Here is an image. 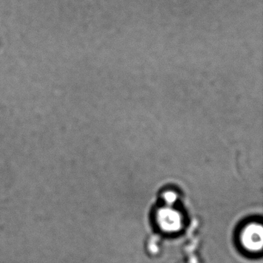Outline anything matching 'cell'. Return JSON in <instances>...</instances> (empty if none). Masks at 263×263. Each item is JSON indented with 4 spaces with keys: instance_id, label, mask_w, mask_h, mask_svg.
I'll use <instances>...</instances> for the list:
<instances>
[{
    "instance_id": "1",
    "label": "cell",
    "mask_w": 263,
    "mask_h": 263,
    "mask_svg": "<svg viewBox=\"0 0 263 263\" xmlns=\"http://www.w3.org/2000/svg\"><path fill=\"white\" fill-rule=\"evenodd\" d=\"M243 246L249 250H261L262 246V228L259 224H252L248 226L241 235Z\"/></svg>"
},
{
    "instance_id": "2",
    "label": "cell",
    "mask_w": 263,
    "mask_h": 263,
    "mask_svg": "<svg viewBox=\"0 0 263 263\" xmlns=\"http://www.w3.org/2000/svg\"><path fill=\"white\" fill-rule=\"evenodd\" d=\"M158 223L161 229L169 232L178 231L181 226L179 214L172 209H162L158 215Z\"/></svg>"
},
{
    "instance_id": "3",
    "label": "cell",
    "mask_w": 263,
    "mask_h": 263,
    "mask_svg": "<svg viewBox=\"0 0 263 263\" xmlns=\"http://www.w3.org/2000/svg\"><path fill=\"white\" fill-rule=\"evenodd\" d=\"M176 198V195L173 193V192H168V193H166L165 195H164V198H165L166 201L167 203L175 202Z\"/></svg>"
}]
</instances>
